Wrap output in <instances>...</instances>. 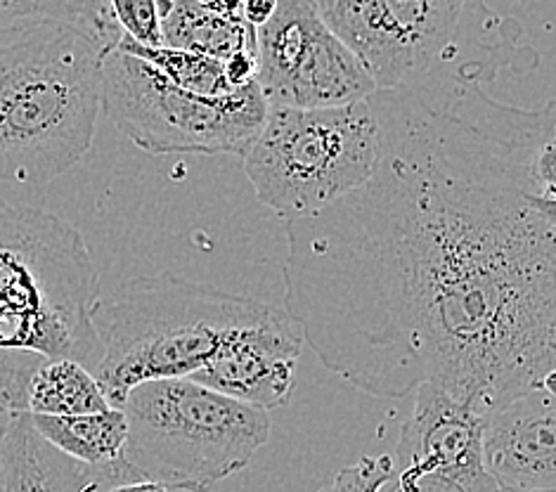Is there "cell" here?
<instances>
[{
	"instance_id": "6da1fadb",
	"label": "cell",
	"mask_w": 556,
	"mask_h": 492,
	"mask_svg": "<svg viewBox=\"0 0 556 492\" xmlns=\"http://www.w3.org/2000/svg\"><path fill=\"white\" fill-rule=\"evenodd\" d=\"M535 64L519 22L467 0L417 84L367 98L372 176L285 223V311L357 391L403 401L433 383L485 417L554 377V102L488 90Z\"/></svg>"
},
{
	"instance_id": "7a4b0ae2",
	"label": "cell",
	"mask_w": 556,
	"mask_h": 492,
	"mask_svg": "<svg viewBox=\"0 0 556 492\" xmlns=\"http://www.w3.org/2000/svg\"><path fill=\"white\" fill-rule=\"evenodd\" d=\"M108 52L64 24L0 31V182L41 188L88 154Z\"/></svg>"
},
{
	"instance_id": "3957f363",
	"label": "cell",
	"mask_w": 556,
	"mask_h": 492,
	"mask_svg": "<svg viewBox=\"0 0 556 492\" xmlns=\"http://www.w3.org/2000/svg\"><path fill=\"white\" fill-rule=\"evenodd\" d=\"M273 308L174 273L128 279L90 308L100 345L92 377L110 407L122 409L134 386L194 375L232 331L263 320Z\"/></svg>"
},
{
	"instance_id": "277c9868",
	"label": "cell",
	"mask_w": 556,
	"mask_h": 492,
	"mask_svg": "<svg viewBox=\"0 0 556 492\" xmlns=\"http://www.w3.org/2000/svg\"><path fill=\"white\" fill-rule=\"evenodd\" d=\"M98 297L100 273L84 235L46 211L0 199V351L74 361L92 375Z\"/></svg>"
},
{
	"instance_id": "5b68a950",
	"label": "cell",
	"mask_w": 556,
	"mask_h": 492,
	"mask_svg": "<svg viewBox=\"0 0 556 492\" xmlns=\"http://www.w3.org/2000/svg\"><path fill=\"white\" fill-rule=\"evenodd\" d=\"M122 412L128 427L122 462L136 481L168 490H208L249 467L270 438L266 409L188 377L134 386Z\"/></svg>"
},
{
	"instance_id": "8992f818",
	"label": "cell",
	"mask_w": 556,
	"mask_h": 492,
	"mask_svg": "<svg viewBox=\"0 0 556 492\" xmlns=\"http://www.w3.org/2000/svg\"><path fill=\"white\" fill-rule=\"evenodd\" d=\"M379 133L367 100L329 110H268L242 154L258 202L285 223L320 214L372 176Z\"/></svg>"
},
{
	"instance_id": "52a82bcc",
	"label": "cell",
	"mask_w": 556,
	"mask_h": 492,
	"mask_svg": "<svg viewBox=\"0 0 556 492\" xmlns=\"http://www.w3.org/2000/svg\"><path fill=\"white\" fill-rule=\"evenodd\" d=\"M102 112L150 154L242 156L266 122L268 104L256 84L218 98L194 96L114 48L102 62Z\"/></svg>"
},
{
	"instance_id": "ba28073f",
	"label": "cell",
	"mask_w": 556,
	"mask_h": 492,
	"mask_svg": "<svg viewBox=\"0 0 556 492\" xmlns=\"http://www.w3.org/2000/svg\"><path fill=\"white\" fill-rule=\"evenodd\" d=\"M256 86L268 110L343 108L377 92L311 0H277L275 15L256 29Z\"/></svg>"
},
{
	"instance_id": "9c48e42d",
	"label": "cell",
	"mask_w": 556,
	"mask_h": 492,
	"mask_svg": "<svg viewBox=\"0 0 556 492\" xmlns=\"http://www.w3.org/2000/svg\"><path fill=\"white\" fill-rule=\"evenodd\" d=\"M467 0H339L320 12L377 90L417 84L453 41Z\"/></svg>"
},
{
	"instance_id": "30bf717a",
	"label": "cell",
	"mask_w": 556,
	"mask_h": 492,
	"mask_svg": "<svg viewBox=\"0 0 556 492\" xmlns=\"http://www.w3.org/2000/svg\"><path fill=\"white\" fill-rule=\"evenodd\" d=\"M391 492H497L483 467V417L433 383L413 393Z\"/></svg>"
},
{
	"instance_id": "8fae6325",
	"label": "cell",
	"mask_w": 556,
	"mask_h": 492,
	"mask_svg": "<svg viewBox=\"0 0 556 492\" xmlns=\"http://www.w3.org/2000/svg\"><path fill=\"white\" fill-rule=\"evenodd\" d=\"M301 351L299 325L275 305L263 320L232 331L188 379L232 401L270 412L289 403Z\"/></svg>"
},
{
	"instance_id": "7c38bea8",
	"label": "cell",
	"mask_w": 556,
	"mask_h": 492,
	"mask_svg": "<svg viewBox=\"0 0 556 492\" xmlns=\"http://www.w3.org/2000/svg\"><path fill=\"white\" fill-rule=\"evenodd\" d=\"M554 377L483 417V467L497 492H556Z\"/></svg>"
},
{
	"instance_id": "4fadbf2b",
	"label": "cell",
	"mask_w": 556,
	"mask_h": 492,
	"mask_svg": "<svg viewBox=\"0 0 556 492\" xmlns=\"http://www.w3.org/2000/svg\"><path fill=\"white\" fill-rule=\"evenodd\" d=\"M162 46L194 52V55L230 60L237 52L256 50V29L247 22H232L206 8L202 0H170L159 20Z\"/></svg>"
},
{
	"instance_id": "5bb4252c",
	"label": "cell",
	"mask_w": 556,
	"mask_h": 492,
	"mask_svg": "<svg viewBox=\"0 0 556 492\" xmlns=\"http://www.w3.org/2000/svg\"><path fill=\"white\" fill-rule=\"evenodd\" d=\"M29 415V412H26ZM36 433L62 455L92 469L112 467L122 459L126 445V417L122 409L110 407L78 417L29 415Z\"/></svg>"
},
{
	"instance_id": "9a60e30c",
	"label": "cell",
	"mask_w": 556,
	"mask_h": 492,
	"mask_svg": "<svg viewBox=\"0 0 556 492\" xmlns=\"http://www.w3.org/2000/svg\"><path fill=\"white\" fill-rule=\"evenodd\" d=\"M29 24L72 26L110 50L124 38L110 0H0V31Z\"/></svg>"
},
{
	"instance_id": "2e32d148",
	"label": "cell",
	"mask_w": 556,
	"mask_h": 492,
	"mask_svg": "<svg viewBox=\"0 0 556 492\" xmlns=\"http://www.w3.org/2000/svg\"><path fill=\"white\" fill-rule=\"evenodd\" d=\"M110 409L98 379L74 361H43L26 391V412L43 417H78Z\"/></svg>"
},
{
	"instance_id": "e0dca14e",
	"label": "cell",
	"mask_w": 556,
	"mask_h": 492,
	"mask_svg": "<svg viewBox=\"0 0 556 492\" xmlns=\"http://www.w3.org/2000/svg\"><path fill=\"white\" fill-rule=\"evenodd\" d=\"M118 50L128 52V55H136L152 64L154 70L166 76L170 84L178 88L194 92V96H206V98H218L232 92L228 78H225V64L214 58L194 55V52L174 50V48H144L136 41H130L124 36L122 41L116 43Z\"/></svg>"
},
{
	"instance_id": "ac0fdd59",
	"label": "cell",
	"mask_w": 556,
	"mask_h": 492,
	"mask_svg": "<svg viewBox=\"0 0 556 492\" xmlns=\"http://www.w3.org/2000/svg\"><path fill=\"white\" fill-rule=\"evenodd\" d=\"M116 24L122 26L124 36L144 48L162 46L159 34V12L154 0H110Z\"/></svg>"
},
{
	"instance_id": "d6986e66",
	"label": "cell",
	"mask_w": 556,
	"mask_h": 492,
	"mask_svg": "<svg viewBox=\"0 0 556 492\" xmlns=\"http://www.w3.org/2000/svg\"><path fill=\"white\" fill-rule=\"evenodd\" d=\"M393 478V457H363L353 467L341 469L337 478L320 492H381Z\"/></svg>"
},
{
	"instance_id": "ffe728a7",
	"label": "cell",
	"mask_w": 556,
	"mask_h": 492,
	"mask_svg": "<svg viewBox=\"0 0 556 492\" xmlns=\"http://www.w3.org/2000/svg\"><path fill=\"white\" fill-rule=\"evenodd\" d=\"M242 5H244L247 24L258 29V26H263L275 15L277 0H242Z\"/></svg>"
},
{
	"instance_id": "44dd1931",
	"label": "cell",
	"mask_w": 556,
	"mask_h": 492,
	"mask_svg": "<svg viewBox=\"0 0 556 492\" xmlns=\"http://www.w3.org/2000/svg\"><path fill=\"white\" fill-rule=\"evenodd\" d=\"M104 492H174V490H168L166 485H159L152 481H130V483H122V485H112Z\"/></svg>"
},
{
	"instance_id": "7402d4cb",
	"label": "cell",
	"mask_w": 556,
	"mask_h": 492,
	"mask_svg": "<svg viewBox=\"0 0 556 492\" xmlns=\"http://www.w3.org/2000/svg\"><path fill=\"white\" fill-rule=\"evenodd\" d=\"M12 415H15V412L0 409V492H3V452H5V436H8V427H10Z\"/></svg>"
},
{
	"instance_id": "603a6c76",
	"label": "cell",
	"mask_w": 556,
	"mask_h": 492,
	"mask_svg": "<svg viewBox=\"0 0 556 492\" xmlns=\"http://www.w3.org/2000/svg\"><path fill=\"white\" fill-rule=\"evenodd\" d=\"M311 3L315 5V10H317V12H325V10H329L332 5H337L339 0H311Z\"/></svg>"
}]
</instances>
